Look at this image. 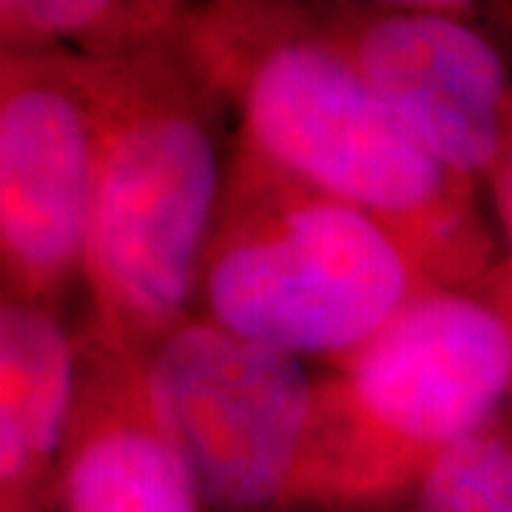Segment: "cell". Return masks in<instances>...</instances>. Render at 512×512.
<instances>
[{
	"mask_svg": "<svg viewBox=\"0 0 512 512\" xmlns=\"http://www.w3.org/2000/svg\"><path fill=\"white\" fill-rule=\"evenodd\" d=\"M316 12L421 146L473 183L490 180L512 134V77L476 26L419 3H336Z\"/></svg>",
	"mask_w": 512,
	"mask_h": 512,
	"instance_id": "cell-7",
	"label": "cell"
},
{
	"mask_svg": "<svg viewBox=\"0 0 512 512\" xmlns=\"http://www.w3.org/2000/svg\"><path fill=\"white\" fill-rule=\"evenodd\" d=\"M143 382L205 510L299 507L316 396L305 362L191 316L143 359Z\"/></svg>",
	"mask_w": 512,
	"mask_h": 512,
	"instance_id": "cell-5",
	"label": "cell"
},
{
	"mask_svg": "<svg viewBox=\"0 0 512 512\" xmlns=\"http://www.w3.org/2000/svg\"><path fill=\"white\" fill-rule=\"evenodd\" d=\"M512 399V271L433 288L345 365L316 376L299 507L356 510L416 490Z\"/></svg>",
	"mask_w": 512,
	"mask_h": 512,
	"instance_id": "cell-4",
	"label": "cell"
},
{
	"mask_svg": "<svg viewBox=\"0 0 512 512\" xmlns=\"http://www.w3.org/2000/svg\"><path fill=\"white\" fill-rule=\"evenodd\" d=\"M507 439H510V444H512V430H510V433H507Z\"/></svg>",
	"mask_w": 512,
	"mask_h": 512,
	"instance_id": "cell-15",
	"label": "cell"
},
{
	"mask_svg": "<svg viewBox=\"0 0 512 512\" xmlns=\"http://www.w3.org/2000/svg\"><path fill=\"white\" fill-rule=\"evenodd\" d=\"M185 3L20 0L0 3L6 49L103 60L183 37Z\"/></svg>",
	"mask_w": 512,
	"mask_h": 512,
	"instance_id": "cell-10",
	"label": "cell"
},
{
	"mask_svg": "<svg viewBox=\"0 0 512 512\" xmlns=\"http://www.w3.org/2000/svg\"><path fill=\"white\" fill-rule=\"evenodd\" d=\"M52 504L57 512H205L151 413L143 359L80 339V393Z\"/></svg>",
	"mask_w": 512,
	"mask_h": 512,
	"instance_id": "cell-8",
	"label": "cell"
},
{
	"mask_svg": "<svg viewBox=\"0 0 512 512\" xmlns=\"http://www.w3.org/2000/svg\"><path fill=\"white\" fill-rule=\"evenodd\" d=\"M0 55H3V37H0Z\"/></svg>",
	"mask_w": 512,
	"mask_h": 512,
	"instance_id": "cell-14",
	"label": "cell"
},
{
	"mask_svg": "<svg viewBox=\"0 0 512 512\" xmlns=\"http://www.w3.org/2000/svg\"><path fill=\"white\" fill-rule=\"evenodd\" d=\"M100 120L86 57L0 55V282L57 313L86 291Z\"/></svg>",
	"mask_w": 512,
	"mask_h": 512,
	"instance_id": "cell-6",
	"label": "cell"
},
{
	"mask_svg": "<svg viewBox=\"0 0 512 512\" xmlns=\"http://www.w3.org/2000/svg\"><path fill=\"white\" fill-rule=\"evenodd\" d=\"M183 46L239 120L237 137L288 174L382 222L441 288L501 262L473 180L439 163L330 40L316 6H191Z\"/></svg>",
	"mask_w": 512,
	"mask_h": 512,
	"instance_id": "cell-1",
	"label": "cell"
},
{
	"mask_svg": "<svg viewBox=\"0 0 512 512\" xmlns=\"http://www.w3.org/2000/svg\"><path fill=\"white\" fill-rule=\"evenodd\" d=\"M0 512H43L37 507H0Z\"/></svg>",
	"mask_w": 512,
	"mask_h": 512,
	"instance_id": "cell-13",
	"label": "cell"
},
{
	"mask_svg": "<svg viewBox=\"0 0 512 512\" xmlns=\"http://www.w3.org/2000/svg\"><path fill=\"white\" fill-rule=\"evenodd\" d=\"M490 188H493V202L495 211H498V222L504 228V237H507V265L512 271V134L510 143L504 148L501 160L490 174Z\"/></svg>",
	"mask_w": 512,
	"mask_h": 512,
	"instance_id": "cell-12",
	"label": "cell"
},
{
	"mask_svg": "<svg viewBox=\"0 0 512 512\" xmlns=\"http://www.w3.org/2000/svg\"><path fill=\"white\" fill-rule=\"evenodd\" d=\"M80 393V336L0 282V507L55 501Z\"/></svg>",
	"mask_w": 512,
	"mask_h": 512,
	"instance_id": "cell-9",
	"label": "cell"
},
{
	"mask_svg": "<svg viewBox=\"0 0 512 512\" xmlns=\"http://www.w3.org/2000/svg\"><path fill=\"white\" fill-rule=\"evenodd\" d=\"M436 285L382 222L234 134L194 316L330 370Z\"/></svg>",
	"mask_w": 512,
	"mask_h": 512,
	"instance_id": "cell-3",
	"label": "cell"
},
{
	"mask_svg": "<svg viewBox=\"0 0 512 512\" xmlns=\"http://www.w3.org/2000/svg\"><path fill=\"white\" fill-rule=\"evenodd\" d=\"M419 512H512V444L481 430L444 450L416 484Z\"/></svg>",
	"mask_w": 512,
	"mask_h": 512,
	"instance_id": "cell-11",
	"label": "cell"
},
{
	"mask_svg": "<svg viewBox=\"0 0 512 512\" xmlns=\"http://www.w3.org/2000/svg\"><path fill=\"white\" fill-rule=\"evenodd\" d=\"M100 163L86 256L94 348L146 359L194 316L234 137L183 37L89 60Z\"/></svg>",
	"mask_w": 512,
	"mask_h": 512,
	"instance_id": "cell-2",
	"label": "cell"
}]
</instances>
